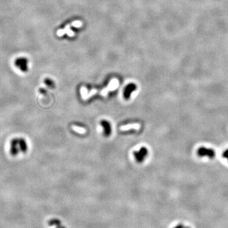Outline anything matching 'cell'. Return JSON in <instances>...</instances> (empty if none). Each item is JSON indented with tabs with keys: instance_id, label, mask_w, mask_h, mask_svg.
<instances>
[{
	"instance_id": "6da1fadb",
	"label": "cell",
	"mask_w": 228,
	"mask_h": 228,
	"mask_svg": "<svg viewBox=\"0 0 228 228\" xmlns=\"http://www.w3.org/2000/svg\"><path fill=\"white\" fill-rule=\"evenodd\" d=\"M133 154L136 162H138V163H141L145 161V159L148 156V150L146 147L143 146L139 150L134 151Z\"/></svg>"
},
{
	"instance_id": "7a4b0ae2",
	"label": "cell",
	"mask_w": 228,
	"mask_h": 228,
	"mask_svg": "<svg viewBox=\"0 0 228 228\" xmlns=\"http://www.w3.org/2000/svg\"><path fill=\"white\" fill-rule=\"evenodd\" d=\"M197 154L199 156L204 157L207 156L210 159H213L216 156V151L212 148H209L206 147H200L198 151Z\"/></svg>"
},
{
	"instance_id": "3957f363",
	"label": "cell",
	"mask_w": 228,
	"mask_h": 228,
	"mask_svg": "<svg viewBox=\"0 0 228 228\" xmlns=\"http://www.w3.org/2000/svg\"><path fill=\"white\" fill-rule=\"evenodd\" d=\"M15 65L23 72H26L28 70L27 60L26 58H18L17 60H16V61L15 62Z\"/></svg>"
},
{
	"instance_id": "277c9868",
	"label": "cell",
	"mask_w": 228,
	"mask_h": 228,
	"mask_svg": "<svg viewBox=\"0 0 228 228\" xmlns=\"http://www.w3.org/2000/svg\"><path fill=\"white\" fill-rule=\"evenodd\" d=\"M20 151L18 145V138H13L10 142V153L11 155L15 156H17Z\"/></svg>"
},
{
	"instance_id": "5b68a950",
	"label": "cell",
	"mask_w": 228,
	"mask_h": 228,
	"mask_svg": "<svg viewBox=\"0 0 228 228\" xmlns=\"http://www.w3.org/2000/svg\"><path fill=\"white\" fill-rule=\"evenodd\" d=\"M137 89V86L134 83L129 84L126 86L124 91V97L126 100H129L131 98V94Z\"/></svg>"
},
{
	"instance_id": "8992f818",
	"label": "cell",
	"mask_w": 228,
	"mask_h": 228,
	"mask_svg": "<svg viewBox=\"0 0 228 228\" xmlns=\"http://www.w3.org/2000/svg\"><path fill=\"white\" fill-rule=\"evenodd\" d=\"M100 125L103 129V132L105 136H108L112 132V127L110 123L107 120H102L100 121Z\"/></svg>"
},
{
	"instance_id": "52a82bcc",
	"label": "cell",
	"mask_w": 228,
	"mask_h": 228,
	"mask_svg": "<svg viewBox=\"0 0 228 228\" xmlns=\"http://www.w3.org/2000/svg\"><path fill=\"white\" fill-rule=\"evenodd\" d=\"M18 145L20 151L22 153H26L28 150V145L26 141L24 138H18Z\"/></svg>"
},
{
	"instance_id": "ba28073f",
	"label": "cell",
	"mask_w": 228,
	"mask_h": 228,
	"mask_svg": "<svg viewBox=\"0 0 228 228\" xmlns=\"http://www.w3.org/2000/svg\"><path fill=\"white\" fill-rule=\"evenodd\" d=\"M120 129H121V131H127V130H129V129H131L138 130L140 129V124H127V125L121 126Z\"/></svg>"
},
{
	"instance_id": "9c48e42d",
	"label": "cell",
	"mask_w": 228,
	"mask_h": 228,
	"mask_svg": "<svg viewBox=\"0 0 228 228\" xmlns=\"http://www.w3.org/2000/svg\"><path fill=\"white\" fill-rule=\"evenodd\" d=\"M72 129L78 132V133H80V134H84L86 132V129L84 128H82V127H80L79 126H72Z\"/></svg>"
},
{
	"instance_id": "30bf717a",
	"label": "cell",
	"mask_w": 228,
	"mask_h": 228,
	"mask_svg": "<svg viewBox=\"0 0 228 228\" xmlns=\"http://www.w3.org/2000/svg\"><path fill=\"white\" fill-rule=\"evenodd\" d=\"M44 83L47 84L49 87H54V86H55V84L53 82V81H52L51 79H45Z\"/></svg>"
},
{
	"instance_id": "8fae6325",
	"label": "cell",
	"mask_w": 228,
	"mask_h": 228,
	"mask_svg": "<svg viewBox=\"0 0 228 228\" xmlns=\"http://www.w3.org/2000/svg\"><path fill=\"white\" fill-rule=\"evenodd\" d=\"M222 156L227 159V161L228 162V149H227L226 150H225L224 152H223V154H222Z\"/></svg>"
}]
</instances>
